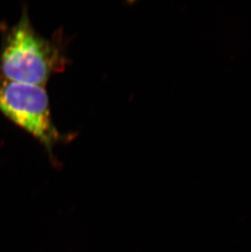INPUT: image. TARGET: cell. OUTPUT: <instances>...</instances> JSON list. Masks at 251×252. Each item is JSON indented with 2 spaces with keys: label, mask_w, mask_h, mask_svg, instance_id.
<instances>
[{
  "label": "cell",
  "mask_w": 251,
  "mask_h": 252,
  "mask_svg": "<svg viewBox=\"0 0 251 252\" xmlns=\"http://www.w3.org/2000/svg\"><path fill=\"white\" fill-rule=\"evenodd\" d=\"M0 111L49 153L62 139L52 121L49 98L43 86L0 80Z\"/></svg>",
  "instance_id": "obj_2"
},
{
  "label": "cell",
  "mask_w": 251,
  "mask_h": 252,
  "mask_svg": "<svg viewBox=\"0 0 251 252\" xmlns=\"http://www.w3.org/2000/svg\"><path fill=\"white\" fill-rule=\"evenodd\" d=\"M62 47L34 30L26 12L7 33L1 55L4 79L44 87L52 74L64 69Z\"/></svg>",
  "instance_id": "obj_1"
}]
</instances>
